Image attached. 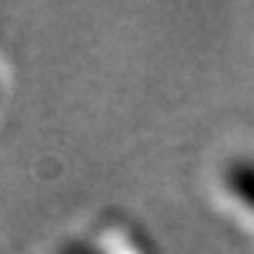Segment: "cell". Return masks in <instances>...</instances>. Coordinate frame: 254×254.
I'll use <instances>...</instances> for the list:
<instances>
[{
  "label": "cell",
  "instance_id": "cell-1",
  "mask_svg": "<svg viewBox=\"0 0 254 254\" xmlns=\"http://www.w3.org/2000/svg\"><path fill=\"white\" fill-rule=\"evenodd\" d=\"M226 181H229V187H232V192H235L237 198L243 200L246 206L254 209V164L252 161L232 164Z\"/></svg>",
  "mask_w": 254,
  "mask_h": 254
}]
</instances>
